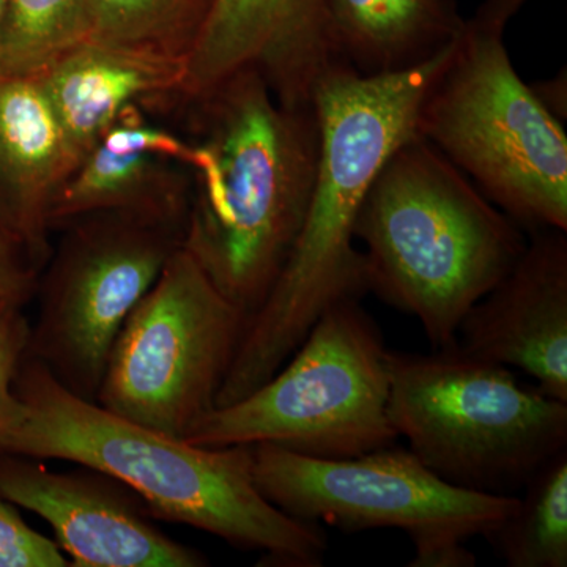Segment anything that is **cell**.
<instances>
[{
    "instance_id": "1",
    "label": "cell",
    "mask_w": 567,
    "mask_h": 567,
    "mask_svg": "<svg viewBox=\"0 0 567 567\" xmlns=\"http://www.w3.org/2000/svg\"><path fill=\"white\" fill-rule=\"evenodd\" d=\"M457 40L412 70L363 76L339 65L317 85L319 162L303 226L270 293L245 324L216 406L264 385L328 309L368 293L363 252L354 246L358 213L383 164L415 136L425 92Z\"/></svg>"
},
{
    "instance_id": "2",
    "label": "cell",
    "mask_w": 567,
    "mask_h": 567,
    "mask_svg": "<svg viewBox=\"0 0 567 567\" xmlns=\"http://www.w3.org/2000/svg\"><path fill=\"white\" fill-rule=\"evenodd\" d=\"M18 413L0 453L61 458L114 477L153 518L210 533L268 565L320 567L322 527L287 516L254 481L252 445L197 446L71 393L32 357L22 361Z\"/></svg>"
},
{
    "instance_id": "3",
    "label": "cell",
    "mask_w": 567,
    "mask_h": 567,
    "mask_svg": "<svg viewBox=\"0 0 567 567\" xmlns=\"http://www.w3.org/2000/svg\"><path fill=\"white\" fill-rule=\"evenodd\" d=\"M182 246L248 322L303 226L320 132L315 107L284 106L256 70L200 99Z\"/></svg>"
},
{
    "instance_id": "4",
    "label": "cell",
    "mask_w": 567,
    "mask_h": 567,
    "mask_svg": "<svg viewBox=\"0 0 567 567\" xmlns=\"http://www.w3.org/2000/svg\"><path fill=\"white\" fill-rule=\"evenodd\" d=\"M368 292L413 316L434 350L527 248L520 226L423 137L388 158L358 213Z\"/></svg>"
},
{
    "instance_id": "5",
    "label": "cell",
    "mask_w": 567,
    "mask_h": 567,
    "mask_svg": "<svg viewBox=\"0 0 567 567\" xmlns=\"http://www.w3.org/2000/svg\"><path fill=\"white\" fill-rule=\"evenodd\" d=\"M386 360L395 434L447 483L509 495L567 450V402L522 385L507 365L457 344L388 349Z\"/></svg>"
},
{
    "instance_id": "6",
    "label": "cell",
    "mask_w": 567,
    "mask_h": 567,
    "mask_svg": "<svg viewBox=\"0 0 567 567\" xmlns=\"http://www.w3.org/2000/svg\"><path fill=\"white\" fill-rule=\"evenodd\" d=\"M431 142L518 226L567 233V137L518 76L503 35L466 22L417 112Z\"/></svg>"
},
{
    "instance_id": "7",
    "label": "cell",
    "mask_w": 567,
    "mask_h": 567,
    "mask_svg": "<svg viewBox=\"0 0 567 567\" xmlns=\"http://www.w3.org/2000/svg\"><path fill=\"white\" fill-rule=\"evenodd\" d=\"M360 301L328 309L278 372L240 401L213 409L186 442L271 443L317 458H349L395 445L388 349Z\"/></svg>"
},
{
    "instance_id": "8",
    "label": "cell",
    "mask_w": 567,
    "mask_h": 567,
    "mask_svg": "<svg viewBox=\"0 0 567 567\" xmlns=\"http://www.w3.org/2000/svg\"><path fill=\"white\" fill-rule=\"evenodd\" d=\"M252 457L257 488L287 516L344 533L401 529L415 547L410 567L475 566L466 543L491 536L518 503L447 483L395 445L317 458L257 443Z\"/></svg>"
},
{
    "instance_id": "9",
    "label": "cell",
    "mask_w": 567,
    "mask_h": 567,
    "mask_svg": "<svg viewBox=\"0 0 567 567\" xmlns=\"http://www.w3.org/2000/svg\"><path fill=\"white\" fill-rule=\"evenodd\" d=\"M245 324L181 246L115 338L96 404L185 440L215 409Z\"/></svg>"
},
{
    "instance_id": "10",
    "label": "cell",
    "mask_w": 567,
    "mask_h": 567,
    "mask_svg": "<svg viewBox=\"0 0 567 567\" xmlns=\"http://www.w3.org/2000/svg\"><path fill=\"white\" fill-rule=\"evenodd\" d=\"M63 227L37 286L28 354L71 393L95 402L115 338L181 248L183 229L122 213H95Z\"/></svg>"
},
{
    "instance_id": "11",
    "label": "cell",
    "mask_w": 567,
    "mask_h": 567,
    "mask_svg": "<svg viewBox=\"0 0 567 567\" xmlns=\"http://www.w3.org/2000/svg\"><path fill=\"white\" fill-rule=\"evenodd\" d=\"M0 494L48 522L70 566H208L153 524L140 496L87 466L52 472L39 458L0 453Z\"/></svg>"
},
{
    "instance_id": "12",
    "label": "cell",
    "mask_w": 567,
    "mask_h": 567,
    "mask_svg": "<svg viewBox=\"0 0 567 567\" xmlns=\"http://www.w3.org/2000/svg\"><path fill=\"white\" fill-rule=\"evenodd\" d=\"M328 0H210L186 51L182 93L197 100L241 70H256L278 102L315 107L336 66Z\"/></svg>"
},
{
    "instance_id": "13",
    "label": "cell",
    "mask_w": 567,
    "mask_h": 567,
    "mask_svg": "<svg viewBox=\"0 0 567 567\" xmlns=\"http://www.w3.org/2000/svg\"><path fill=\"white\" fill-rule=\"evenodd\" d=\"M458 347L533 377L550 398L567 402V237L533 230L509 274L462 320Z\"/></svg>"
},
{
    "instance_id": "14",
    "label": "cell",
    "mask_w": 567,
    "mask_h": 567,
    "mask_svg": "<svg viewBox=\"0 0 567 567\" xmlns=\"http://www.w3.org/2000/svg\"><path fill=\"white\" fill-rule=\"evenodd\" d=\"M188 142L142 118L134 106L84 153L52 203L51 229L95 213H122L185 226L192 183L182 166Z\"/></svg>"
},
{
    "instance_id": "15",
    "label": "cell",
    "mask_w": 567,
    "mask_h": 567,
    "mask_svg": "<svg viewBox=\"0 0 567 567\" xmlns=\"http://www.w3.org/2000/svg\"><path fill=\"white\" fill-rule=\"evenodd\" d=\"M80 159L39 78L0 74V224L39 267L52 203Z\"/></svg>"
},
{
    "instance_id": "16",
    "label": "cell",
    "mask_w": 567,
    "mask_h": 567,
    "mask_svg": "<svg viewBox=\"0 0 567 567\" xmlns=\"http://www.w3.org/2000/svg\"><path fill=\"white\" fill-rule=\"evenodd\" d=\"M185 76L182 52L89 39L37 78L82 158L126 107L182 93Z\"/></svg>"
},
{
    "instance_id": "17",
    "label": "cell",
    "mask_w": 567,
    "mask_h": 567,
    "mask_svg": "<svg viewBox=\"0 0 567 567\" xmlns=\"http://www.w3.org/2000/svg\"><path fill=\"white\" fill-rule=\"evenodd\" d=\"M338 61L363 76L431 61L464 32L456 0H328Z\"/></svg>"
},
{
    "instance_id": "18",
    "label": "cell",
    "mask_w": 567,
    "mask_h": 567,
    "mask_svg": "<svg viewBox=\"0 0 567 567\" xmlns=\"http://www.w3.org/2000/svg\"><path fill=\"white\" fill-rule=\"evenodd\" d=\"M514 513L487 537L509 567L567 566V450L529 477Z\"/></svg>"
},
{
    "instance_id": "19",
    "label": "cell",
    "mask_w": 567,
    "mask_h": 567,
    "mask_svg": "<svg viewBox=\"0 0 567 567\" xmlns=\"http://www.w3.org/2000/svg\"><path fill=\"white\" fill-rule=\"evenodd\" d=\"M89 37V0H6L0 74L39 76Z\"/></svg>"
},
{
    "instance_id": "20",
    "label": "cell",
    "mask_w": 567,
    "mask_h": 567,
    "mask_svg": "<svg viewBox=\"0 0 567 567\" xmlns=\"http://www.w3.org/2000/svg\"><path fill=\"white\" fill-rule=\"evenodd\" d=\"M91 37L186 54L210 0H89Z\"/></svg>"
},
{
    "instance_id": "21",
    "label": "cell",
    "mask_w": 567,
    "mask_h": 567,
    "mask_svg": "<svg viewBox=\"0 0 567 567\" xmlns=\"http://www.w3.org/2000/svg\"><path fill=\"white\" fill-rule=\"evenodd\" d=\"M22 309L24 305L0 298V436L17 416L14 382L28 357L31 323Z\"/></svg>"
},
{
    "instance_id": "22",
    "label": "cell",
    "mask_w": 567,
    "mask_h": 567,
    "mask_svg": "<svg viewBox=\"0 0 567 567\" xmlns=\"http://www.w3.org/2000/svg\"><path fill=\"white\" fill-rule=\"evenodd\" d=\"M55 540L29 527L17 507L0 494V567H65Z\"/></svg>"
},
{
    "instance_id": "23",
    "label": "cell",
    "mask_w": 567,
    "mask_h": 567,
    "mask_svg": "<svg viewBox=\"0 0 567 567\" xmlns=\"http://www.w3.org/2000/svg\"><path fill=\"white\" fill-rule=\"evenodd\" d=\"M40 267L0 224V298L28 305L35 297Z\"/></svg>"
},
{
    "instance_id": "24",
    "label": "cell",
    "mask_w": 567,
    "mask_h": 567,
    "mask_svg": "<svg viewBox=\"0 0 567 567\" xmlns=\"http://www.w3.org/2000/svg\"><path fill=\"white\" fill-rule=\"evenodd\" d=\"M527 2L528 0H483L477 7L475 17L466 22L477 31L503 35L507 22L513 20L517 11Z\"/></svg>"
},
{
    "instance_id": "25",
    "label": "cell",
    "mask_w": 567,
    "mask_h": 567,
    "mask_svg": "<svg viewBox=\"0 0 567 567\" xmlns=\"http://www.w3.org/2000/svg\"><path fill=\"white\" fill-rule=\"evenodd\" d=\"M3 13H6V0H0V71H2Z\"/></svg>"
}]
</instances>
